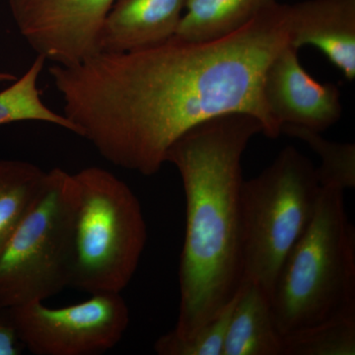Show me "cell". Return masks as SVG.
I'll return each mask as SVG.
<instances>
[{
	"mask_svg": "<svg viewBox=\"0 0 355 355\" xmlns=\"http://www.w3.org/2000/svg\"><path fill=\"white\" fill-rule=\"evenodd\" d=\"M291 41L288 4L275 2L223 38L164 43L101 53L49 73L64 101V114L103 158L116 167L153 176L170 147L203 121L247 114L263 133L282 128L263 97L268 64Z\"/></svg>",
	"mask_w": 355,
	"mask_h": 355,
	"instance_id": "obj_1",
	"label": "cell"
},
{
	"mask_svg": "<svg viewBox=\"0 0 355 355\" xmlns=\"http://www.w3.org/2000/svg\"><path fill=\"white\" fill-rule=\"evenodd\" d=\"M260 132L253 116L223 114L196 125L168 151L166 163L179 171L186 198L179 316L172 330L181 338L214 320L242 286V158Z\"/></svg>",
	"mask_w": 355,
	"mask_h": 355,
	"instance_id": "obj_2",
	"label": "cell"
},
{
	"mask_svg": "<svg viewBox=\"0 0 355 355\" xmlns=\"http://www.w3.org/2000/svg\"><path fill=\"white\" fill-rule=\"evenodd\" d=\"M270 305L282 338L355 314V229L345 191L322 187L309 225L280 268Z\"/></svg>",
	"mask_w": 355,
	"mask_h": 355,
	"instance_id": "obj_3",
	"label": "cell"
},
{
	"mask_svg": "<svg viewBox=\"0 0 355 355\" xmlns=\"http://www.w3.org/2000/svg\"><path fill=\"white\" fill-rule=\"evenodd\" d=\"M78 205L74 175L49 171L43 191L0 250V309L44 302L71 286Z\"/></svg>",
	"mask_w": 355,
	"mask_h": 355,
	"instance_id": "obj_4",
	"label": "cell"
},
{
	"mask_svg": "<svg viewBox=\"0 0 355 355\" xmlns=\"http://www.w3.org/2000/svg\"><path fill=\"white\" fill-rule=\"evenodd\" d=\"M322 186L317 168L294 146L258 176L243 182V282L270 298L280 268L314 216Z\"/></svg>",
	"mask_w": 355,
	"mask_h": 355,
	"instance_id": "obj_5",
	"label": "cell"
},
{
	"mask_svg": "<svg viewBox=\"0 0 355 355\" xmlns=\"http://www.w3.org/2000/svg\"><path fill=\"white\" fill-rule=\"evenodd\" d=\"M79 205L71 287L88 294L121 293L146 249L147 226L139 198L101 167L76 173Z\"/></svg>",
	"mask_w": 355,
	"mask_h": 355,
	"instance_id": "obj_6",
	"label": "cell"
},
{
	"mask_svg": "<svg viewBox=\"0 0 355 355\" xmlns=\"http://www.w3.org/2000/svg\"><path fill=\"white\" fill-rule=\"evenodd\" d=\"M24 349L36 355H99L121 342L130 309L121 293L91 294L67 307L30 302L4 309Z\"/></svg>",
	"mask_w": 355,
	"mask_h": 355,
	"instance_id": "obj_7",
	"label": "cell"
},
{
	"mask_svg": "<svg viewBox=\"0 0 355 355\" xmlns=\"http://www.w3.org/2000/svg\"><path fill=\"white\" fill-rule=\"evenodd\" d=\"M116 0H8L21 36L37 55L73 67L101 53L103 28Z\"/></svg>",
	"mask_w": 355,
	"mask_h": 355,
	"instance_id": "obj_8",
	"label": "cell"
},
{
	"mask_svg": "<svg viewBox=\"0 0 355 355\" xmlns=\"http://www.w3.org/2000/svg\"><path fill=\"white\" fill-rule=\"evenodd\" d=\"M291 44L273 58L263 79V97L280 128L295 125L323 132L342 118L340 92L333 83H322L301 64Z\"/></svg>",
	"mask_w": 355,
	"mask_h": 355,
	"instance_id": "obj_9",
	"label": "cell"
},
{
	"mask_svg": "<svg viewBox=\"0 0 355 355\" xmlns=\"http://www.w3.org/2000/svg\"><path fill=\"white\" fill-rule=\"evenodd\" d=\"M294 48L322 51L347 80L355 79V0H305L288 4Z\"/></svg>",
	"mask_w": 355,
	"mask_h": 355,
	"instance_id": "obj_10",
	"label": "cell"
},
{
	"mask_svg": "<svg viewBox=\"0 0 355 355\" xmlns=\"http://www.w3.org/2000/svg\"><path fill=\"white\" fill-rule=\"evenodd\" d=\"M186 0H116L103 28L101 51L125 53L174 36Z\"/></svg>",
	"mask_w": 355,
	"mask_h": 355,
	"instance_id": "obj_11",
	"label": "cell"
},
{
	"mask_svg": "<svg viewBox=\"0 0 355 355\" xmlns=\"http://www.w3.org/2000/svg\"><path fill=\"white\" fill-rule=\"evenodd\" d=\"M221 355H282L270 296L253 282L237 292Z\"/></svg>",
	"mask_w": 355,
	"mask_h": 355,
	"instance_id": "obj_12",
	"label": "cell"
},
{
	"mask_svg": "<svg viewBox=\"0 0 355 355\" xmlns=\"http://www.w3.org/2000/svg\"><path fill=\"white\" fill-rule=\"evenodd\" d=\"M277 0H186L173 38L207 42L223 38L248 24Z\"/></svg>",
	"mask_w": 355,
	"mask_h": 355,
	"instance_id": "obj_13",
	"label": "cell"
},
{
	"mask_svg": "<svg viewBox=\"0 0 355 355\" xmlns=\"http://www.w3.org/2000/svg\"><path fill=\"white\" fill-rule=\"evenodd\" d=\"M48 172L17 160H0V250L38 198Z\"/></svg>",
	"mask_w": 355,
	"mask_h": 355,
	"instance_id": "obj_14",
	"label": "cell"
},
{
	"mask_svg": "<svg viewBox=\"0 0 355 355\" xmlns=\"http://www.w3.org/2000/svg\"><path fill=\"white\" fill-rule=\"evenodd\" d=\"M44 62V58L37 55L22 76L17 77L8 87L0 91V125L20 121H42L77 135L76 125L64 114L55 113L42 100L38 80Z\"/></svg>",
	"mask_w": 355,
	"mask_h": 355,
	"instance_id": "obj_15",
	"label": "cell"
},
{
	"mask_svg": "<svg viewBox=\"0 0 355 355\" xmlns=\"http://www.w3.org/2000/svg\"><path fill=\"white\" fill-rule=\"evenodd\" d=\"M355 314L335 318L282 338V355H354Z\"/></svg>",
	"mask_w": 355,
	"mask_h": 355,
	"instance_id": "obj_16",
	"label": "cell"
},
{
	"mask_svg": "<svg viewBox=\"0 0 355 355\" xmlns=\"http://www.w3.org/2000/svg\"><path fill=\"white\" fill-rule=\"evenodd\" d=\"M282 133L305 142L321 158L317 168L322 187L350 190L355 187V146L324 139L321 132L307 128L284 125Z\"/></svg>",
	"mask_w": 355,
	"mask_h": 355,
	"instance_id": "obj_17",
	"label": "cell"
},
{
	"mask_svg": "<svg viewBox=\"0 0 355 355\" xmlns=\"http://www.w3.org/2000/svg\"><path fill=\"white\" fill-rule=\"evenodd\" d=\"M235 297L214 320L188 338H181L170 331L154 343L159 355H221L229 321L234 308Z\"/></svg>",
	"mask_w": 355,
	"mask_h": 355,
	"instance_id": "obj_18",
	"label": "cell"
},
{
	"mask_svg": "<svg viewBox=\"0 0 355 355\" xmlns=\"http://www.w3.org/2000/svg\"><path fill=\"white\" fill-rule=\"evenodd\" d=\"M23 349L6 311L0 309V355H20Z\"/></svg>",
	"mask_w": 355,
	"mask_h": 355,
	"instance_id": "obj_19",
	"label": "cell"
},
{
	"mask_svg": "<svg viewBox=\"0 0 355 355\" xmlns=\"http://www.w3.org/2000/svg\"><path fill=\"white\" fill-rule=\"evenodd\" d=\"M16 79H17V76L15 74L11 73V72L0 71V84L11 83L16 80Z\"/></svg>",
	"mask_w": 355,
	"mask_h": 355,
	"instance_id": "obj_20",
	"label": "cell"
}]
</instances>
